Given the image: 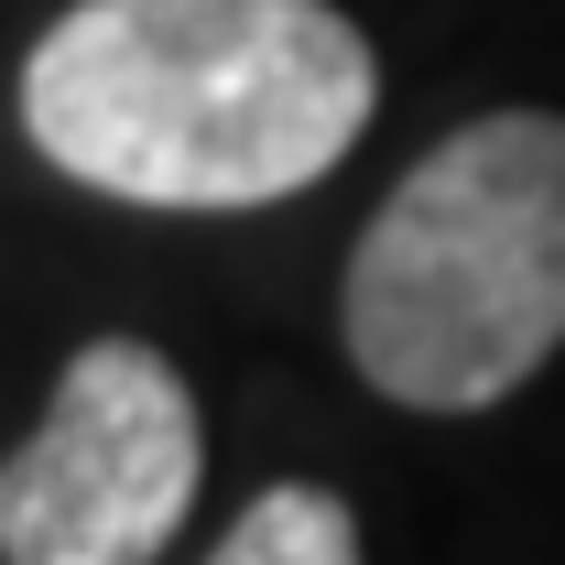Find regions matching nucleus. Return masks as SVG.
Instances as JSON below:
<instances>
[{"label":"nucleus","mask_w":565,"mask_h":565,"mask_svg":"<svg viewBox=\"0 0 565 565\" xmlns=\"http://www.w3.org/2000/svg\"><path fill=\"white\" fill-rule=\"evenodd\" d=\"M381 109V66L327 0H76L22 55L33 152L120 207L228 217L305 196Z\"/></svg>","instance_id":"nucleus-1"},{"label":"nucleus","mask_w":565,"mask_h":565,"mask_svg":"<svg viewBox=\"0 0 565 565\" xmlns=\"http://www.w3.org/2000/svg\"><path fill=\"white\" fill-rule=\"evenodd\" d=\"M359 381L490 414L565 349V109H479L370 207L338 294Z\"/></svg>","instance_id":"nucleus-2"},{"label":"nucleus","mask_w":565,"mask_h":565,"mask_svg":"<svg viewBox=\"0 0 565 565\" xmlns=\"http://www.w3.org/2000/svg\"><path fill=\"white\" fill-rule=\"evenodd\" d=\"M207 479L196 392L152 338H87L0 457V565H152Z\"/></svg>","instance_id":"nucleus-3"},{"label":"nucleus","mask_w":565,"mask_h":565,"mask_svg":"<svg viewBox=\"0 0 565 565\" xmlns=\"http://www.w3.org/2000/svg\"><path fill=\"white\" fill-rule=\"evenodd\" d=\"M207 565H359V511L316 479H273L207 544Z\"/></svg>","instance_id":"nucleus-4"}]
</instances>
